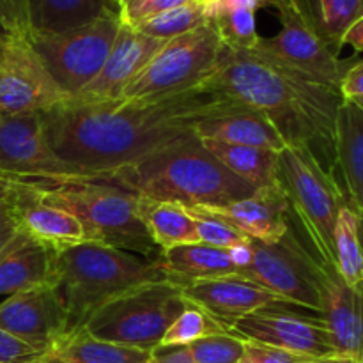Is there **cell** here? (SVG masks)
<instances>
[{
	"instance_id": "1",
	"label": "cell",
	"mask_w": 363,
	"mask_h": 363,
	"mask_svg": "<svg viewBox=\"0 0 363 363\" xmlns=\"http://www.w3.org/2000/svg\"><path fill=\"white\" fill-rule=\"evenodd\" d=\"M233 98L201 84L158 99H116L41 113L46 138L74 177H98L194 135L195 126Z\"/></svg>"
},
{
	"instance_id": "2",
	"label": "cell",
	"mask_w": 363,
	"mask_h": 363,
	"mask_svg": "<svg viewBox=\"0 0 363 363\" xmlns=\"http://www.w3.org/2000/svg\"><path fill=\"white\" fill-rule=\"evenodd\" d=\"M202 84L261 112L287 145L311 149L321 165L335 174V121L344 101L339 89L259 48L223 45L215 69Z\"/></svg>"
},
{
	"instance_id": "3",
	"label": "cell",
	"mask_w": 363,
	"mask_h": 363,
	"mask_svg": "<svg viewBox=\"0 0 363 363\" xmlns=\"http://www.w3.org/2000/svg\"><path fill=\"white\" fill-rule=\"evenodd\" d=\"M98 179L140 197L176 202L188 209L222 208L255 191L229 172L195 135Z\"/></svg>"
},
{
	"instance_id": "4",
	"label": "cell",
	"mask_w": 363,
	"mask_h": 363,
	"mask_svg": "<svg viewBox=\"0 0 363 363\" xmlns=\"http://www.w3.org/2000/svg\"><path fill=\"white\" fill-rule=\"evenodd\" d=\"M160 255L145 259L94 241L55 254V287L67 311L69 333L84 328L92 314L116 298L149 284L169 282Z\"/></svg>"
},
{
	"instance_id": "5",
	"label": "cell",
	"mask_w": 363,
	"mask_h": 363,
	"mask_svg": "<svg viewBox=\"0 0 363 363\" xmlns=\"http://www.w3.org/2000/svg\"><path fill=\"white\" fill-rule=\"evenodd\" d=\"M27 181L43 197L71 213L84 225L89 241L121 248L145 259L162 252L149 238L137 209V195L92 177H35Z\"/></svg>"
},
{
	"instance_id": "6",
	"label": "cell",
	"mask_w": 363,
	"mask_h": 363,
	"mask_svg": "<svg viewBox=\"0 0 363 363\" xmlns=\"http://www.w3.org/2000/svg\"><path fill=\"white\" fill-rule=\"evenodd\" d=\"M277 176L312 255L325 268H335V223L340 209L350 206L335 174L328 172L311 149L286 145L279 152Z\"/></svg>"
},
{
	"instance_id": "7",
	"label": "cell",
	"mask_w": 363,
	"mask_h": 363,
	"mask_svg": "<svg viewBox=\"0 0 363 363\" xmlns=\"http://www.w3.org/2000/svg\"><path fill=\"white\" fill-rule=\"evenodd\" d=\"M188 301L172 282L137 287L92 314L84 330L94 339L152 351Z\"/></svg>"
},
{
	"instance_id": "8",
	"label": "cell",
	"mask_w": 363,
	"mask_h": 363,
	"mask_svg": "<svg viewBox=\"0 0 363 363\" xmlns=\"http://www.w3.org/2000/svg\"><path fill=\"white\" fill-rule=\"evenodd\" d=\"M222 52V39L211 20L170 39L131 80L119 99H158L201 85Z\"/></svg>"
},
{
	"instance_id": "9",
	"label": "cell",
	"mask_w": 363,
	"mask_h": 363,
	"mask_svg": "<svg viewBox=\"0 0 363 363\" xmlns=\"http://www.w3.org/2000/svg\"><path fill=\"white\" fill-rule=\"evenodd\" d=\"M119 27L121 14L110 13L74 30L32 35L28 41L60 91L71 98L99 73L112 50Z\"/></svg>"
},
{
	"instance_id": "10",
	"label": "cell",
	"mask_w": 363,
	"mask_h": 363,
	"mask_svg": "<svg viewBox=\"0 0 363 363\" xmlns=\"http://www.w3.org/2000/svg\"><path fill=\"white\" fill-rule=\"evenodd\" d=\"M254 257L240 275L254 280L282 301L321 312L323 266L293 230L275 243L252 241Z\"/></svg>"
},
{
	"instance_id": "11",
	"label": "cell",
	"mask_w": 363,
	"mask_h": 363,
	"mask_svg": "<svg viewBox=\"0 0 363 363\" xmlns=\"http://www.w3.org/2000/svg\"><path fill=\"white\" fill-rule=\"evenodd\" d=\"M268 7L279 13L280 30L273 38L259 39L255 48L340 91L346 69L319 34L301 0H268Z\"/></svg>"
},
{
	"instance_id": "12",
	"label": "cell",
	"mask_w": 363,
	"mask_h": 363,
	"mask_svg": "<svg viewBox=\"0 0 363 363\" xmlns=\"http://www.w3.org/2000/svg\"><path fill=\"white\" fill-rule=\"evenodd\" d=\"M66 99L28 38L13 35L0 45V117L45 113Z\"/></svg>"
},
{
	"instance_id": "13",
	"label": "cell",
	"mask_w": 363,
	"mask_h": 363,
	"mask_svg": "<svg viewBox=\"0 0 363 363\" xmlns=\"http://www.w3.org/2000/svg\"><path fill=\"white\" fill-rule=\"evenodd\" d=\"M291 303L277 301L241 318L233 335L243 340L280 347L308 358L335 357L332 335L319 314H307V308L289 311Z\"/></svg>"
},
{
	"instance_id": "14",
	"label": "cell",
	"mask_w": 363,
	"mask_h": 363,
	"mask_svg": "<svg viewBox=\"0 0 363 363\" xmlns=\"http://www.w3.org/2000/svg\"><path fill=\"white\" fill-rule=\"evenodd\" d=\"M0 188L7 209L25 238L55 254L89 241L84 225L71 213L46 201L27 181L0 176Z\"/></svg>"
},
{
	"instance_id": "15",
	"label": "cell",
	"mask_w": 363,
	"mask_h": 363,
	"mask_svg": "<svg viewBox=\"0 0 363 363\" xmlns=\"http://www.w3.org/2000/svg\"><path fill=\"white\" fill-rule=\"evenodd\" d=\"M0 176L74 177L50 145L41 113L0 117Z\"/></svg>"
},
{
	"instance_id": "16",
	"label": "cell",
	"mask_w": 363,
	"mask_h": 363,
	"mask_svg": "<svg viewBox=\"0 0 363 363\" xmlns=\"http://www.w3.org/2000/svg\"><path fill=\"white\" fill-rule=\"evenodd\" d=\"M0 328L50 354L69 333V318L55 286L7 296L0 303Z\"/></svg>"
},
{
	"instance_id": "17",
	"label": "cell",
	"mask_w": 363,
	"mask_h": 363,
	"mask_svg": "<svg viewBox=\"0 0 363 363\" xmlns=\"http://www.w3.org/2000/svg\"><path fill=\"white\" fill-rule=\"evenodd\" d=\"M167 41L149 38L131 25L121 21L119 32L112 50L99 73L82 91L66 99L71 105H94L116 101L124 89L147 66L149 60L160 52Z\"/></svg>"
},
{
	"instance_id": "18",
	"label": "cell",
	"mask_w": 363,
	"mask_h": 363,
	"mask_svg": "<svg viewBox=\"0 0 363 363\" xmlns=\"http://www.w3.org/2000/svg\"><path fill=\"white\" fill-rule=\"evenodd\" d=\"M184 300L194 303L229 332L241 318L257 308L282 301L254 280L233 273L216 279L199 280L181 287Z\"/></svg>"
},
{
	"instance_id": "19",
	"label": "cell",
	"mask_w": 363,
	"mask_h": 363,
	"mask_svg": "<svg viewBox=\"0 0 363 363\" xmlns=\"http://www.w3.org/2000/svg\"><path fill=\"white\" fill-rule=\"evenodd\" d=\"M319 315L337 354L363 362V286H350L335 268L323 266Z\"/></svg>"
},
{
	"instance_id": "20",
	"label": "cell",
	"mask_w": 363,
	"mask_h": 363,
	"mask_svg": "<svg viewBox=\"0 0 363 363\" xmlns=\"http://www.w3.org/2000/svg\"><path fill=\"white\" fill-rule=\"evenodd\" d=\"M243 234L261 243H275L291 230V206L286 194L277 186L255 190L250 197L240 199L222 208H202Z\"/></svg>"
},
{
	"instance_id": "21",
	"label": "cell",
	"mask_w": 363,
	"mask_h": 363,
	"mask_svg": "<svg viewBox=\"0 0 363 363\" xmlns=\"http://www.w3.org/2000/svg\"><path fill=\"white\" fill-rule=\"evenodd\" d=\"M199 140H220L227 144L250 145L280 152L287 145L272 121L257 110L230 99L195 126Z\"/></svg>"
},
{
	"instance_id": "22",
	"label": "cell",
	"mask_w": 363,
	"mask_h": 363,
	"mask_svg": "<svg viewBox=\"0 0 363 363\" xmlns=\"http://www.w3.org/2000/svg\"><path fill=\"white\" fill-rule=\"evenodd\" d=\"M335 163L346 183L350 208L360 218L363 233V110L346 99L335 121Z\"/></svg>"
},
{
	"instance_id": "23",
	"label": "cell",
	"mask_w": 363,
	"mask_h": 363,
	"mask_svg": "<svg viewBox=\"0 0 363 363\" xmlns=\"http://www.w3.org/2000/svg\"><path fill=\"white\" fill-rule=\"evenodd\" d=\"M55 286V252L21 236L0 259V296Z\"/></svg>"
},
{
	"instance_id": "24",
	"label": "cell",
	"mask_w": 363,
	"mask_h": 363,
	"mask_svg": "<svg viewBox=\"0 0 363 363\" xmlns=\"http://www.w3.org/2000/svg\"><path fill=\"white\" fill-rule=\"evenodd\" d=\"M121 9L113 0H28L32 35H52L74 30Z\"/></svg>"
},
{
	"instance_id": "25",
	"label": "cell",
	"mask_w": 363,
	"mask_h": 363,
	"mask_svg": "<svg viewBox=\"0 0 363 363\" xmlns=\"http://www.w3.org/2000/svg\"><path fill=\"white\" fill-rule=\"evenodd\" d=\"M137 209L145 230L160 252L199 243L197 223L190 209L176 202L152 201L137 195Z\"/></svg>"
},
{
	"instance_id": "26",
	"label": "cell",
	"mask_w": 363,
	"mask_h": 363,
	"mask_svg": "<svg viewBox=\"0 0 363 363\" xmlns=\"http://www.w3.org/2000/svg\"><path fill=\"white\" fill-rule=\"evenodd\" d=\"M160 257H162L169 282L179 287L199 282V280L238 273L236 266L230 261L229 252L204 243L181 245L172 250L162 252Z\"/></svg>"
},
{
	"instance_id": "27",
	"label": "cell",
	"mask_w": 363,
	"mask_h": 363,
	"mask_svg": "<svg viewBox=\"0 0 363 363\" xmlns=\"http://www.w3.org/2000/svg\"><path fill=\"white\" fill-rule=\"evenodd\" d=\"M204 147L225 167L254 190L279 184V152L250 145L227 144L220 140H201Z\"/></svg>"
},
{
	"instance_id": "28",
	"label": "cell",
	"mask_w": 363,
	"mask_h": 363,
	"mask_svg": "<svg viewBox=\"0 0 363 363\" xmlns=\"http://www.w3.org/2000/svg\"><path fill=\"white\" fill-rule=\"evenodd\" d=\"M48 358L60 363H151V351L94 339L80 328L60 339Z\"/></svg>"
},
{
	"instance_id": "29",
	"label": "cell",
	"mask_w": 363,
	"mask_h": 363,
	"mask_svg": "<svg viewBox=\"0 0 363 363\" xmlns=\"http://www.w3.org/2000/svg\"><path fill=\"white\" fill-rule=\"evenodd\" d=\"M335 269L350 286H363V236L357 213L346 206L340 209L333 234Z\"/></svg>"
},
{
	"instance_id": "30",
	"label": "cell",
	"mask_w": 363,
	"mask_h": 363,
	"mask_svg": "<svg viewBox=\"0 0 363 363\" xmlns=\"http://www.w3.org/2000/svg\"><path fill=\"white\" fill-rule=\"evenodd\" d=\"M301 4L323 39L339 53L344 34L360 16L362 0H301Z\"/></svg>"
},
{
	"instance_id": "31",
	"label": "cell",
	"mask_w": 363,
	"mask_h": 363,
	"mask_svg": "<svg viewBox=\"0 0 363 363\" xmlns=\"http://www.w3.org/2000/svg\"><path fill=\"white\" fill-rule=\"evenodd\" d=\"M208 21L209 13L204 7L197 6V4L194 2H186L183 4V6L163 11V13L156 14V16L135 25L133 28H137L142 34L149 35V38L170 41V39L186 34V32L208 23Z\"/></svg>"
},
{
	"instance_id": "32",
	"label": "cell",
	"mask_w": 363,
	"mask_h": 363,
	"mask_svg": "<svg viewBox=\"0 0 363 363\" xmlns=\"http://www.w3.org/2000/svg\"><path fill=\"white\" fill-rule=\"evenodd\" d=\"M223 332H227V330L220 323H216L211 315L188 301L184 311L177 315L176 321L165 332L160 346H188L195 340Z\"/></svg>"
},
{
	"instance_id": "33",
	"label": "cell",
	"mask_w": 363,
	"mask_h": 363,
	"mask_svg": "<svg viewBox=\"0 0 363 363\" xmlns=\"http://www.w3.org/2000/svg\"><path fill=\"white\" fill-rule=\"evenodd\" d=\"M218 30L223 46L236 50H252L259 43L261 35L257 32L254 11L240 9L229 13H215L211 16Z\"/></svg>"
},
{
	"instance_id": "34",
	"label": "cell",
	"mask_w": 363,
	"mask_h": 363,
	"mask_svg": "<svg viewBox=\"0 0 363 363\" xmlns=\"http://www.w3.org/2000/svg\"><path fill=\"white\" fill-rule=\"evenodd\" d=\"M194 363H240L245 340L230 332L204 337L186 346Z\"/></svg>"
},
{
	"instance_id": "35",
	"label": "cell",
	"mask_w": 363,
	"mask_h": 363,
	"mask_svg": "<svg viewBox=\"0 0 363 363\" xmlns=\"http://www.w3.org/2000/svg\"><path fill=\"white\" fill-rule=\"evenodd\" d=\"M194 215L195 223H197V233H199V243L209 245V247L222 248V250H229V248L236 247V245L247 243L250 241L245 238L243 234L238 233L234 227L229 223L223 222L218 216L211 215L209 211L202 208L190 209Z\"/></svg>"
},
{
	"instance_id": "36",
	"label": "cell",
	"mask_w": 363,
	"mask_h": 363,
	"mask_svg": "<svg viewBox=\"0 0 363 363\" xmlns=\"http://www.w3.org/2000/svg\"><path fill=\"white\" fill-rule=\"evenodd\" d=\"M46 358L48 353L0 328V363H34Z\"/></svg>"
},
{
	"instance_id": "37",
	"label": "cell",
	"mask_w": 363,
	"mask_h": 363,
	"mask_svg": "<svg viewBox=\"0 0 363 363\" xmlns=\"http://www.w3.org/2000/svg\"><path fill=\"white\" fill-rule=\"evenodd\" d=\"M186 2H191V0H130L121 9V21L135 27V25L142 23V21L163 13V11L183 6Z\"/></svg>"
},
{
	"instance_id": "38",
	"label": "cell",
	"mask_w": 363,
	"mask_h": 363,
	"mask_svg": "<svg viewBox=\"0 0 363 363\" xmlns=\"http://www.w3.org/2000/svg\"><path fill=\"white\" fill-rule=\"evenodd\" d=\"M311 360L314 358L291 353V351L280 350V347L245 340V351L240 363H308Z\"/></svg>"
},
{
	"instance_id": "39",
	"label": "cell",
	"mask_w": 363,
	"mask_h": 363,
	"mask_svg": "<svg viewBox=\"0 0 363 363\" xmlns=\"http://www.w3.org/2000/svg\"><path fill=\"white\" fill-rule=\"evenodd\" d=\"M0 18L13 35L30 38L28 0H0Z\"/></svg>"
},
{
	"instance_id": "40",
	"label": "cell",
	"mask_w": 363,
	"mask_h": 363,
	"mask_svg": "<svg viewBox=\"0 0 363 363\" xmlns=\"http://www.w3.org/2000/svg\"><path fill=\"white\" fill-rule=\"evenodd\" d=\"M23 234L14 223L13 216H11L9 209H7L6 199H4L2 188H0V259L11 250L14 243H16Z\"/></svg>"
},
{
	"instance_id": "41",
	"label": "cell",
	"mask_w": 363,
	"mask_h": 363,
	"mask_svg": "<svg viewBox=\"0 0 363 363\" xmlns=\"http://www.w3.org/2000/svg\"><path fill=\"white\" fill-rule=\"evenodd\" d=\"M340 94L346 101L363 98V60L346 69L340 82Z\"/></svg>"
},
{
	"instance_id": "42",
	"label": "cell",
	"mask_w": 363,
	"mask_h": 363,
	"mask_svg": "<svg viewBox=\"0 0 363 363\" xmlns=\"http://www.w3.org/2000/svg\"><path fill=\"white\" fill-rule=\"evenodd\" d=\"M151 363H194L186 346H158L151 351Z\"/></svg>"
},
{
	"instance_id": "43",
	"label": "cell",
	"mask_w": 363,
	"mask_h": 363,
	"mask_svg": "<svg viewBox=\"0 0 363 363\" xmlns=\"http://www.w3.org/2000/svg\"><path fill=\"white\" fill-rule=\"evenodd\" d=\"M262 7H268V0H218L215 9L211 11L209 14V20L215 13H229V11H240V9H247V11H254L257 13L259 9Z\"/></svg>"
},
{
	"instance_id": "44",
	"label": "cell",
	"mask_w": 363,
	"mask_h": 363,
	"mask_svg": "<svg viewBox=\"0 0 363 363\" xmlns=\"http://www.w3.org/2000/svg\"><path fill=\"white\" fill-rule=\"evenodd\" d=\"M227 252H229L230 261H233V264L236 266L238 273L243 272V269L247 268V266L252 262V257H254V252H252L250 241H247V243L236 245V247L229 248Z\"/></svg>"
},
{
	"instance_id": "45",
	"label": "cell",
	"mask_w": 363,
	"mask_h": 363,
	"mask_svg": "<svg viewBox=\"0 0 363 363\" xmlns=\"http://www.w3.org/2000/svg\"><path fill=\"white\" fill-rule=\"evenodd\" d=\"M344 45L351 46V48L357 50V52L363 53V16L358 18V20L347 28V32L344 34L342 39V46Z\"/></svg>"
},
{
	"instance_id": "46",
	"label": "cell",
	"mask_w": 363,
	"mask_h": 363,
	"mask_svg": "<svg viewBox=\"0 0 363 363\" xmlns=\"http://www.w3.org/2000/svg\"><path fill=\"white\" fill-rule=\"evenodd\" d=\"M308 363H363L360 360H354V358H347V357H339V354H335V357H325V358H314V360H311Z\"/></svg>"
},
{
	"instance_id": "47",
	"label": "cell",
	"mask_w": 363,
	"mask_h": 363,
	"mask_svg": "<svg viewBox=\"0 0 363 363\" xmlns=\"http://www.w3.org/2000/svg\"><path fill=\"white\" fill-rule=\"evenodd\" d=\"M191 2L197 4V6H201V7H204V9L211 14V11L215 9L216 4H218V0H191Z\"/></svg>"
},
{
	"instance_id": "48",
	"label": "cell",
	"mask_w": 363,
	"mask_h": 363,
	"mask_svg": "<svg viewBox=\"0 0 363 363\" xmlns=\"http://www.w3.org/2000/svg\"><path fill=\"white\" fill-rule=\"evenodd\" d=\"M9 38H13V34H11L9 28L6 27V23H4L2 18H0V45H2V43H6Z\"/></svg>"
},
{
	"instance_id": "49",
	"label": "cell",
	"mask_w": 363,
	"mask_h": 363,
	"mask_svg": "<svg viewBox=\"0 0 363 363\" xmlns=\"http://www.w3.org/2000/svg\"><path fill=\"white\" fill-rule=\"evenodd\" d=\"M353 103H357V105L360 106V108L363 110V98H357V99H353Z\"/></svg>"
},
{
	"instance_id": "50",
	"label": "cell",
	"mask_w": 363,
	"mask_h": 363,
	"mask_svg": "<svg viewBox=\"0 0 363 363\" xmlns=\"http://www.w3.org/2000/svg\"><path fill=\"white\" fill-rule=\"evenodd\" d=\"M34 363H60L57 360H52V358H46V360H41V362H34Z\"/></svg>"
},
{
	"instance_id": "51",
	"label": "cell",
	"mask_w": 363,
	"mask_h": 363,
	"mask_svg": "<svg viewBox=\"0 0 363 363\" xmlns=\"http://www.w3.org/2000/svg\"><path fill=\"white\" fill-rule=\"evenodd\" d=\"M113 2L117 4V7H119V9H123V6H124V0H113Z\"/></svg>"
},
{
	"instance_id": "52",
	"label": "cell",
	"mask_w": 363,
	"mask_h": 363,
	"mask_svg": "<svg viewBox=\"0 0 363 363\" xmlns=\"http://www.w3.org/2000/svg\"><path fill=\"white\" fill-rule=\"evenodd\" d=\"M360 16H363V0H362V6H360ZM358 16V18H360Z\"/></svg>"
},
{
	"instance_id": "53",
	"label": "cell",
	"mask_w": 363,
	"mask_h": 363,
	"mask_svg": "<svg viewBox=\"0 0 363 363\" xmlns=\"http://www.w3.org/2000/svg\"><path fill=\"white\" fill-rule=\"evenodd\" d=\"M128 2H130V0H124V6H126V4H128ZM124 6H123V7H124Z\"/></svg>"
},
{
	"instance_id": "54",
	"label": "cell",
	"mask_w": 363,
	"mask_h": 363,
	"mask_svg": "<svg viewBox=\"0 0 363 363\" xmlns=\"http://www.w3.org/2000/svg\"><path fill=\"white\" fill-rule=\"evenodd\" d=\"M362 236H363V233H362Z\"/></svg>"
}]
</instances>
